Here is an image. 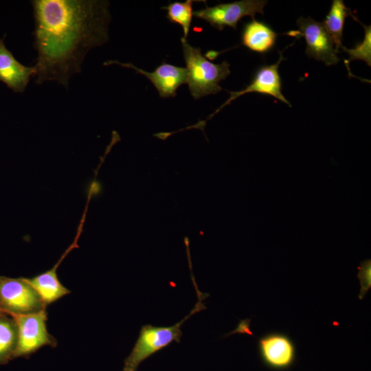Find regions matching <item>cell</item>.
Returning a JSON list of instances; mask_svg holds the SVG:
<instances>
[{"mask_svg":"<svg viewBox=\"0 0 371 371\" xmlns=\"http://www.w3.org/2000/svg\"><path fill=\"white\" fill-rule=\"evenodd\" d=\"M12 317L18 327V342L13 359L28 357L44 346H57L56 339L47 330L46 308L33 314Z\"/></svg>","mask_w":371,"mask_h":371,"instance_id":"obj_5","label":"cell"},{"mask_svg":"<svg viewBox=\"0 0 371 371\" xmlns=\"http://www.w3.org/2000/svg\"><path fill=\"white\" fill-rule=\"evenodd\" d=\"M18 342V327L14 318L7 313H0V365L14 359Z\"/></svg>","mask_w":371,"mask_h":371,"instance_id":"obj_15","label":"cell"},{"mask_svg":"<svg viewBox=\"0 0 371 371\" xmlns=\"http://www.w3.org/2000/svg\"><path fill=\"white\" fill-rule=\"evenodd\" d=\"M296 23L298 30L286 32V34L304 38L306 53L309 58L322 61L327 66L335 65L339 61L337 54L338 52L322 23L311 17H300Z\"/></svg>","mask_w":371,"mask_h":371,"instance_id":"obj_7","label":"cell"},{"mask_svg":"<svg viewBox=\"0 0 371 371\" xmlns=\"http://www.w3.org/2000/svg\"><path fill=\"white\" fill-rule=\"evenodd\" d=\"M34 66L27 67L19 62L0 38V81L16 93H23L32 77Z\"/></svg>","mask_w":371,"mask_h":371,"instance_id":"obj_11","label":"cell"},{"mask_svg":"<svg viewBox=\"0 0 371 371\" xmlns=\"http://www.w3.org/2000/svg\"><path fill=\"white\" fill-rule=\"evenodd\" d=\"M76 243L77 241L75 240L73 244L69 247L59 260L51 269L33 278H26L28 282L38 292L46 306L58 300L70 293V291L64 286L59 281L57 276V269L69 252L76 247H78Z\"/></svg>","mask_w":371,"mask_h":371,"instance_id":"obj_12","label":"cell"},{"mask_svg":"<svg viewBox=\"0 0 371 371\" xmlns=\"http://www.w3.org/2000/svg\"><path fill=\"white\" fill-rule=\"evenodd\" d=\"M258 348L262 363L271 370H287L295 361V344L284 333L272 332L260 337L258 339Z\"/></svg>","mask_w":371,"mask_h":371,"instance_id":"obj_9","label":"cell"},{"mask_svg":"<svg viewBox=\"0 0 371 371\" xmlns=\"http://www.w3.org/2000/svg\"><path fill=\"white\" fill-rule=\"evenodd\" d=\"M358 278L361 284L359 297L362 300L371 286L370 280V260H366L359 267Z\"/></svg>","mask_w":371,"mask_h":371,"instance_id":"obj_18","label":"cell"},{"mask_svg":"<svg viewBox=\"0 0 371 371\" xmlns=\"http://www.w3.org/2000/svg\"><path fill=\"white\" fill-rule=\"evenodd\" d=\"M35 83L66 89L87 54L109 40V3L101 0H34Z\"/></svg>","mask_w":371,"mask_h":371,"instance_id":"obj_1","label":"cell"},{"mask_svg":"<svg viewBox=\"0 0 371 371\" xmlns=\"http://www.w3.org/2000/svg\"><path fill=\"white\" fill-rule=\"evenodd\" d=\"M267 3V1L263 0H241L212 7L205 5L204 8L194 11L193 16L218 30H223L225 27L236 30L237 24L243 17L248 16L254 19L257 13L264 14Z\"/></svg>","mask_w":371,"mask_h":371,"instance_id":"obj_6","label":"cell"},{"mask_svg":"<svg viewBox=\"0 0 371 371\" xmlns=\"http://www.w3.org/2000/svg\"><path fill=\"white\" fill-rule=\"evenodd\" d=\"M191 276L197 297L195 306L188 315L173 326L143 325L131 352L124 359L123 371H137L139 366L152 355L166 348L174 341L180 343L181 337L183 335L181 327L184 322L195 313L206 309L203 301L208 297L209 294L200 291L192 273H191Z\"/></svg>","mask_w":371,"mask_h":371,"instance_id":"obj_2","label":"cell"},{"mask_svg":"<svg viewBox=\"0 0 371 371\" xmlns=\"http://www.w3.org/2000/svg\"><path fill=\"white\" fill-rule=\"evenodd\" d=\"M1 313V311H0V313Z\"/></svg>","mask_w":371,"mask_h":371,"instance_id":"obj_19","label":"cell"},{"mask_svg":"<svg viewBox=\"0 0 371 371\" xmlns=\"http://www.w3.org/2000/svg\"><path fill=\"white\" fill-rule=\"evenodd\" d=\"M355 20L359 22L364 28L365 36L363 40L357 44L353 48H346L342 46L341 48L344 52L349 56V59L345 63H348L351 60H363L368 65H371V26L366 25L361 23L358 19L353 14L351 16Z\"/></svg>","mask_w":371,"mask_h":371,"instance_id":"obj_17","label":"cell"},{"mask_svg":"<svg viewBox=\"0 0 371 371\" xmlns=\"http://www.w3.org/2000/svg\"><path fill=\"white\" fill-rule=\"evenodd\" d=\"M116 64L122 67L131 68L146 76L155 86L161 98L175 97L177 89L186 83V69L164 62L153 72L144 71L130 63H121L117 60H108L105 65Z\"/></svg>","mask_w":371,"mask_h":371,"instance_id":"obj_10","label":"cell"},{"mask_svg":"<svg viewBox=\"0 0 371 371\" xmlns=\"http://www.w3.org/2000/svg\"><path fill=\"white\" fill-rule=\"evenodd\" d=\"M285 60L282 52L277 63L271 65H263L259 67L251 82L245 89L238 91H228L230 96L220 107L211 114L204 122L210 120L216 113H218L226 105L229 104L234 100L248 93H260L271 95L291 107L290 102L285 98L282 93V82L278 68L280 63Z\"/></svg>","mask_w":371,"mask_h":371,"instance_id":"obj_8","label":"cell"},{"mask_svg":"<svg viewBox=\"0 0 371 371\" xmlns=\"http://www.w3.org/2000/svg\"><path fill=\"white\" fill-rule=\"evenodd\" d=\"M47 306L26 278L0 276V311L12 316L38 313Z\"/></svg>","mask_w":371,"mask_h":371,"instance_id":"obj_4","label":"cell"},{"mask_svg":"<svg viewBox=\"0 0 371 371\" xmlns=\"http://www.w3.org/2000/svg\"><path fill=\"white\" fill-rule=\"evenodd\" d=\"M181 43L186 65V83L192 96L199 99L221 91L219 82L229 75V64L227 61L215 64L208 60L199 47L191 45L183 37Z\"/></svg>","mask_w":371,"mask_h":371,"instance_id":"obj_3","label":"cell"},{"mask_svg":"<svg viewBox=\"0 0 371 371\" xmlns=\"http://www.w3.org/2000/svg\"><path fill=\"white\" fill-rule=\"evenodd\" d=\"M352 13L342 0H333L329 12L322 23L339 52L342 47V36L345 19Z\"/></svg>","mask_w":371,"mask_h":371,"instance_id":"obj_14","label":"cell"},{"mask_svg":"<svg viewBox=\"0 0 371 371\" xmlns=\"http://www.w3.org/2000/svg\"><path fill=\"white\" fill-rule=\"evenodd\" d=\"M196 0H186L184 2L175 1L169 3L163 9L167 10L166 18L170 22L181 25L183 31V38L188 37L192 21V4Z\"/></svg>","mask_w":371,"mask_h":371,"instance_id":"obj_16","label":"cell"},{"mask_svg":"<svg viewBox=\"0 0 371 371\" xmlns=\"http://www.w3.org/2000/svg\"><path fill=\"white\" fill-rule=\"evenodd\" d=\"M278 36L268 24L252 19L244 23L241 42L249 50L265 54L273 48Z\"/></svg>","mask_w":371,"mask_h":371,"instance_id":"obj_13","label":"cell"}]
</instances>
